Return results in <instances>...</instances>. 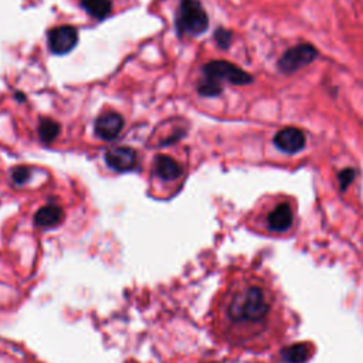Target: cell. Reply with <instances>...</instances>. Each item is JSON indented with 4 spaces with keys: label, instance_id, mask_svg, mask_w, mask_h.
Here are the masks:
<instances>
[{
    "label": "cell",
    "instance_id": "obj_12",
    "mask_svg": "<svg viewBox=\"0 0 363 363\" xmlns=\"http://www.w3.org/2000/svg\"><path fill=\"white\" fill-rule=\"evenodd\" d=\"M82 8L92 17L104 20L112 9L111 0H82Z\"/></svg>",
    "mask_w": 363,
    "mask_h": 363
},
{
    "label": "cell",
    "instance_id": "obj_2",
    "mask_svg": "<svg viewBox=\"0 0 363 363\" xmlns=\"http://www.w3.org/2000/svg\"><path fill=\"white\" fill-rule=\"evenodd\" d=\"M176 26L180 33L193 36L208 30L209 17L199 0H182L176 17Z\"/></svg>",
    "mask_w": 363,
    "mask_h": 363
},
{
    "label": "cell",
    "instance_id": "obj_14",
    "mask_svg": "<svg viewBox=\"0 0 363 363\" xmlns=\"http://www.w3.org/2000/svg\"><path fill=\"white\" fill-rule=\"evenodd\" d=\"M282 356H286L288 362L291 363H299V362H304L308 356V347L305 344L302 345H292L288 349L282 351Z\"/></svg>",
    "mask_w": 363,
    "mask_h": 363
},
{
    "label": "cell",
    "instance_id": "obj_9",
    "mask_svg": "<svg viewBox=\"0 0 363 363\" xmlns=\"http://www.w3.org/2000/svg\"><path fill=\"white\" fill-rule=\"evenodd\" d=\"M105 160L110 168L118 172H127L136 166V151L129 147H116L105 153Z\"/></svg>",
    "mask_w": 363,
    "mask_h": 363
},
{
    "label": "cell",
    "instance_id": "obj_5",
    "mask_svg": "<svg viewBox=\"0 0 363 363\" xmlns=\"http://www.w3.org/2000/svg\"><path fill=\"white\" fill-rule=\"evenodd\" d=\"M273 144L282 153L295 155L305 148L307 138L299 128L286 127L275 134Z\"/></svg>",
    "mask_w": 363,
    "mask_h": 363
},
{
    "label": "cell",
    "instance_id": "obj_13",
    "mask_svg": "<svg viewBox=\"0 0 363 363\" xmlns=\"http://www.w3.org/2000/svg\"><path fill=\"white\" fill-rule=\"evenodd\" d=\"M60 135V124L53 119L40 121L38 136L45 144H51L53 140Z\"/></svg>",
    "mask_w": 363,
    "mask_h": 363
},
{
    "label": "cell",
    "instance_id": "obj_17",
    "mask_svg": "<svg viewBox=\"0 0 363 363\" xmlns=\"http://www.w3.org/2000/svg\"><path fill=\"white\" fill-rule=\"evenodd\" d=\"M30 176V171L26 166H18L12 172V177L14 180V184L17 185H23L29 180Z\"/></svg>",
    "mask_w": 363,
    "mask_h": 363
},
{
    "label": "cell",
    "instance_id": "obj_10",
    "mask_svg": "<svg viewBox=\"0 0 363 363\" xmlns=\"http://www.w3.org/2000/svg\"><path fill=\"white\" fill-rule=\"evenodd\" d=\"M155 173L166 182L175 180L182 175V166L176 162V160L168 155H159L155 159Z\"/></svg>",
    "mask_w": 363,
    "mask_h": 363
},
{
    "label": "cell",
    "instance_id": "obj_16",
    "mask_svg": "<svg viewBox=\"0 0 363 363\" xmlns=\"http://www.w3.org/2000/svg\"><path fill=\"white\" fill-rule=\"evenodd\" d=\"M231 38H233L231 32L226 29H218L214 33V40L220 49H229L231 45Z\"/></svg>",
    "mask_w": 363,
    "mask_h": 363
},
{
    "label": "cell",
    "instance_id": "obj_8",
    "mask_svg": "<svg viewBox=\"0 0 363 363\" xmlns=\"http://www.w3.org/2000/svg\"><path fill=\"white\" fill-rule=\"evenodd\" d=\"M124 118L115 111L104 112L95 121V134L98 138L111 140L115 139L124 129Z\"/></svg>",
    "mask_w": 363,
    "mask_h": 363
},
{
    "label": "cell",
    "instance_id": "obj_1",
    "mask_svg": "<svg viewBox=\"0 0 363 363\" xmlns=\"http://www.w3.org/2000/svg\"><path fill=\"white\" fill-rule=\"evenodd\" d=\"M291 327L284 297L268 273L238 268L214 298L212 329L230 348L268 352L286 340Z\"/></svg>",
    "mask_w": 363,
    "mask_h": 363
},
{
    "label": "cell",
    "instance_id": "obj_4",
    "mask_svg": "<svg viewBox=\"0 0 363 363\" xmlns=\"http://www.w3.org/2000/svg\"><path fill=\"white\" fill-rule=\"evenodd\" d=\"M318 57V50L310 43H299L294 47H290L287 51L282 53L278 60V70L282 74H294L310 66Z\"/></svg>",
    "mask_w": 363,
    "mask_h": 363
},
{
    "label": "cell",
    "instance_id": "obj_3",
    "mask_svg": "<svg viewBox=\"0 0 363 363\" xmlns=\"http://www.w3.org/2000/svg\"><path fill=\"white\" fill-rule=\"evenodd\" d=\"M203 78H208L218 86H221L223 82L233 86H246L253 83V77L247 71L230 62H225V60H214V62L208 63L203 67Z\"/></svg>",
    "mask_w": 363,
    "mask_h": 363
},
{
    "label": "cell",
    "instance_id": "obj_7",
    "mask_svg": "<svg viewBox=\"0 0 363 363\" xmlns=\"http://www.w3.org/2000/svg\"><path fill=\"white\" fill-rule=\"evenodd\" d=\"M267 229L271 233H287L294 226V212L288 203H279L266 217Z\"/></svg>",
    "mask_w": 363,
    "mask_h": 363
},
{
    "label": "cell",
    "instance_id": "obj_6",
    "mask_svg": "<svg viewBox=\"0 0 363 363\" xmlns=\"http://www.w3.org/2000/svg\"><path fill=\"white\" fill-rule=\"evenodd\" d=\"M78 42V32L73 26H58L49 33V49L53 54H67Z\"/></svg>",
    "mask_w": 363,
    "mask_h": 363
},
{
    "label": "cell",
    "instance_id": "obj_15",
    "mask_svg": "<svg viewBox=\"0 0 363 363\" xmlns=\"http://www.w3.org/2000/svg\"><path fill=\"white\" fill-rule=\"evenodd\" d=\"M355 177H356V171L352 169V168H345L344 171H340L339 175H338L340 190L345 192L349 188V185L352 184V182L355 180Z\"/></svg>",
    "mask_w": 363,
    "mask_h": 363
},
{
    "label": "cell",
    "instance_id": "obj_11",
    "mask_svg": "<svg viewBox=\"0 0 363 363\" xmlns=\"http://www.w3.org/2000/svg\"><path fill=\"white\" fill-rule=\"evenodd\" d=\"M63 217H64V212L58 205H47L36 213L34 221L37 226L47 229V227H54L62 223Z\"/></svg>",
    "mask_w": 363,
    "mask_h": 363
}]
</instances>
